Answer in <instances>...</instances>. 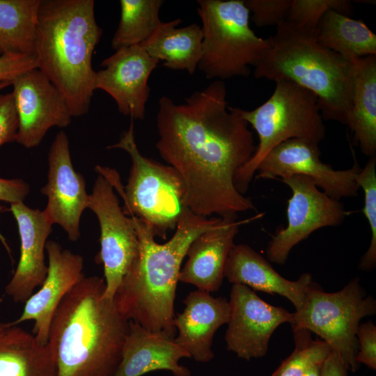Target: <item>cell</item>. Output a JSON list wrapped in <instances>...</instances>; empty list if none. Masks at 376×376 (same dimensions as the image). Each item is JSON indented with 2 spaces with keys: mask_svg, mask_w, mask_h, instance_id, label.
Segmentation results:
<instances>
[{
  "mask_svg": "<svg viewBox=\"0 0 376 376\" xmlns=\"http://www.w3.org/2000/svg\"><path fill=\"white\" fill-rule=\"evenodd\" d=\"M105 288L104 278L84 276L56 308L48 338L56 376H114L130 321Z\"/></svg>",
  "mask_w": 376,
  "mask_h": 376,
  "instance_id": "7a4b0ae2",
  "label": "cell"
},
{
  "mask_svg": "<svg viewBox=\"0 0 376 376\" xmlns=\"http://www.w3.org/2000/svg\"><path fill=\"white\" fill-rule=\"evenodd\" d=\"M1 54V53H0Z\"/></svg>",
  "mask_w": 376,
  "mask_h": 376,
  "instance_id": "60d3db41",
  "label": "cell"
},
{
  "mask_svg": "<svg viewBox=\"0 0 376 376\" xmlns=\"http://www.w3.org/2000/svg\"><path fill=\"white\" fill-rule=\"evenodd\" d=\"M376 301L360 283L350 281L343 289L326 292L313 282L301 309L292 313V331L307 329L319 336L336 352L348 370L355 372L358 351L357 330L365 317L375 315Z\"/></svg>",
  "mask_w": 376,
  "mask_h": 376,
  "instance_id": "9c48e42d",
  "label": "cell"
},
{
  "mask_svg": "<svg viewBox=\"0 0 376 376\" xmlns=\"http://www.w3.org/2000/svg\"><path fill=\"white\" fill-rule=\"evenodd\" d=\"M261 216L240 221L237 216L221 217L217 225L199 235L191 243L186 253L188 258L180 269L178 280L209 292L218 291L240 227Z\"/></svg>",
  "mask_w": 376,
  "mask_h": 376,
  "instance_id": "d6986e66",
  "label": "cell"
},
{
  "mask_svg": "<svg viewBox=\"0 0 376 376\" xmlns=\"http://www.w3.org/2000/svg\"><path fill=\"white\" fill-rule=\"evenodd\" d=\"M315 35L320 45L350 61L376 55V35L362 20L336 11L324 15Z\"/></svg>",
  "mask_w": 376,
  "mask_h": 376,
  "instance_id": "484cf974",
  "label": "cell"
},
{
  "mask_svg": "<svg viewBox=\"0 0 376 376\" xmlns=\"http://www.w3.org/2000/svg\"><path fill=\"white\" fill-rule=\"evenodd\" d=\"M258 27L277 26L286 19L292 0H244Z\"/></svg>",
  "mask_w": 376,
  "mask_h": 376,
  "instance_id": "1f68e13d",
  "label": "cell"
},
{
  "mask_svg": "<svg viewBox=\"0 0 376 376\" xmlns=\"http://www.w3.org/2000/svg\"><path fill=\"white\" fill-rule=\"evenodd\" d=\"M42 0H0V53L34 54Z\"/></svg>",
  "mask_w": 376,
  "mask_h": 376,
  "instance_id": "4316f807",
  "label": "cell"
},
{
  "mask_svg": "<svg viewBox=\"0 0 376 376\" xmlns=\"http://www.w3.org/2000/svg\"><path fill=\"white\" fill-rule=\"evenodd\" d=\"M330 10L350 16L352 2L347 0H292L286 20L304 29L315 30L324 15Z\"/></svg>",
  "mask_w": 376,
  "mask_h": 376,
  "instance_id": "4dcf8cb0",
  "label": "cell"
},
{
  "mask_svg": "<svg viewBox=\"0 0 376 376\" xmlns=\"http://www.w3.org/2000/svg\"><path fill=\"white\" fill-rule=\"evenodd\" d=\"M88 208L95 214L100 226V251L95 261L103 264L106 285L104 297L113 299L138 256L139 238L133 220L123 212L113 185L100 173L90 194Z\"/></svg>",
  "mask_w": 376,
  "mask_h": 376,
  "instance_id": "30bf717a",
  "label": "cell"
},
{
  "mask_svg": "<svg viewBox=\"0 0 376 376\" xmlns=\"http://www.w3.org/2000/svg\"><path fill=\"white\" fill-rule=\"evenodd\" d=\"M158 63L140 45L119 49L102 62L104 68L96 72L95 90L109 94L120 113L132 120H143L150 93L148 79Z\"/></svg>",
  "mask_w": 376,
  "mask_h": 376,
  "instance_id": "2e32d148",
  "label": "cell"
},
{
  "mask_svg": "<svg viewBox=\"0 0 376 376\" xmlns=\"http://www.w3.org/2000/svg\"><path fill=\"white\" fill-rule=\"evenodd\" d=\"M10 85H12L11 81H0V91Z\"/></svg>",
  "mask_w": 376,
  "mask_h": 376,
  "instance_id": "ab89813d",
  "label": "cell"
},
{
  "mask_svg": "<svg viewBox=\"0 0 376 376\" xmlns=\"http://www.w3.org/2000/svg\"><path fill=\"white\" fill-rule=\"evenodd\" d=\"M228 301L227 350L247 361L264 357L274 331L292 319V313L267 303L244 285H232Z\"/></svg>",
  "mask_w": 376,
  "mask_h": 376,
  "instance_id": "4fadbf2b",
  "label": "cell"
},
{
  "mask_svg": "<svg viewBox=\"0 0 376 376\" xmlns=\"http://www.w3.org/2000/svg\"><path fill=\"white\" fill-rule=\"evenodd\" d=\"M10 210L18 226L20 256L5 292L15 302L25 303L47 276L45 250L52 225L43 211L30 208L23 202L10 204Z\"/></svg>",
  "mask_w": 376,
  "mask_h": 376,
  "instance_id": "ac0fdd59",
  "label": "cell"
},
{
  "mask_svg": "<svg viewBox=\"0 0 376 376\" xmlns=\"http://www.w3.org/2000/svg\"><path fill=\"white\" fill-rule=\"evenodd\" d=\"M130 217L139 238V251L114 301L129 321L175 338L174 301L183 259L194 239L217 225L221 217L199 216L187 208L173 235L164 244L155 240L145 222Z\"/></svg>",
  "mask_w": 376,
  "mask_h": 376,
  "instance_id": "3957f363",
  "label": "cell"
},
{
  "mask_svg": "<svg viewBox=\"0 0 376 376\" xmlns=\"http://www.w3.org/2000/svg\"><path fill=\"white\" fill-rule=\"evenodd\" d=\"M107 148H119L130 156L132 167L127 184L123 187L115 170L97 166L96 171L105 176L122 197L123 212L145 222L155 237L166 239L176 228L187 208L184 203L185 187L176 170L143 156L136 146L134 123L120 141Z\"/></svg>",
  "mask_w": 376,
  "mask_h": 376,
  "instance_id": "8992f818",
  "label": "cell"
},
{
  "mask_svg": "<svg viewBox=\"0 0 376 376\" xmlns=\"http://www.w3.org/2000/svg\"><path fill=\"white\" fill-rule=\"evenodd\" d=\"M279 180L292 191L286 210L288 224L272 235L266 257L269 262L283 265L295 245L318 229L341 224L350 212L308 177L295 175Z\"/></svg>",
  "mask_w": 376,
  "mask_h": 376,
  "instance_id": "8fae6325",
  "label": "cell"
},
{
  "mask_svg": "<svg viewBox=\"0 0 376 376\" xmlns=\"http://www.w3.org/2000/svg\"><path fill=\"white\" fill-rule=\"evenodd\" d=\"M183 303V311L174 318L178 333L174 340L190 358L197 362L207 363L214 357L212 347L216 331L229 321V301L224 297H214L210 292L197 289L190 292Z\"/></svg>",
  "mask_w": 376,
  "mask_h": 376,
  "instance_id": "ffe728a7",
  "label": "cell"
},
{
  "mask_svg": "<svg viewBox=\"0 0 376 376\" xmlns=\"http://www.w3.org/2000/svg\"><path fill=\"white\" fill-rule=\"evenodd\" d=\"M0 376H56L50 345L19 324L0 322Z\"/></svg>",
  "mask_w": 376,
  "mask_h": 376,
  "instance_id": "603a6c76",
  "label": "cell"
},
{
  "mask_svg": "<svg viewBox=\"0 0 376 376\" xmlns=\"http://www.w3.org/2000/svg\"><path fill=\"white\" fill-rule=\"evenodd\" d=\"M47 182L41 193L47 197L43 213L52 224H58L70 240L80 237L79 224L84 210L88 207L90 194L84 177L73 168L66 134L55 136L48 153Z\"/></svg>",
  "mask_w": 376,
  "mask_h": 376,
  "instance_id": "9a60e30c",
  "label": "cell"
},
{
  "mask_svg": "<svg viewBox=\"0 0 376 376\" xmlns=\"http://www.w3.org/2000/svg\"><path fill=\"white\" fill-rule=\"evenodd\" d=\"M182 22L180 18L162 22L152 34L139 45L151 57L163 61L164 66L187 70L193 75L201 57L203 32L196 23L177 28Z\"/></svg>",
  "mask_w": 376,
  "mask_h": 376,
  "instance_id": "cb8c5ba5",
  "label": "cell"
},
{
  "mask_svg": "<svg viewBox=\"0 0 376 376\" xmlns=\"http://www.w3.org/2000/svg\"><path fill=\"white\" fill-rule=\"evenodd\" d=\"M275 84L272 95L259 107L253 110L236 107L259 139L253 155L234 178L237 190L243 195L258 166L274 147L291 139H304L319 144L325 137L326 128L315 95L287 79L277 80Z\"/></svg>",
  "mask_w": 376,
  "mask_h": 376,
  "instance_id": "52a82bcc",
  "label": "cell"
},
{
  "mask_svg": "<svg viewBox=\"0 0 376 376\" xmlns=\"http://www.w3.org/2000/svg\"><path fill=\"white\" fill-rule=\"evenodd\" d=\"M4 209H5L4 206L0 205V212L3 211ZM0 241L3 244V246L6 249V251H8L9 256L11 257V252H10V247H9L5 237L3 236V235L1 233V232H0Z\"/></svg>",
  "mask_w": 376,
  "mask_h": 376,
  "instance_id": "f35d334b",
  "label": "cell"
},
{
  "mask_svg": "<svg viewBox=\"0 0 376 376\" xmlns=\"http://www.w3.org/2000/svg\"><path fill=\"white\" fill-rule=\"evenodd\" d=\"M183 358L190 357L174 338L130 321L114 376H142L155 370H168L174 376H191V370L179 363Z\"/></svg>",
  "mask_w": 376,
  "mask_h": 376,
  "instance_id": "44dd1931",
  "label": "cell"
},
{
  "mask_svg": "<svg viewBox=\"0 0 376 376\" xmlns=\"http://www.w3.org/2000/svg\"><path fill=\"white\" fill-rule=\"evenodd\" d=\"M19 119L12 93H0V146L16 141Z\"/></svg>",
  "mask_w": 376,
  "mask_h": 376,
  "instance_id": "d6a6232c",
  "label": "cell"
},
{
  "mask_svg": "<svg viewBox=\"0 0 376 376\" xmlns=\"http://www.w3.org/2000/svg\"><path fill=\"white\" fill-rule=\"evenodd\" d=\"M347 370L341 359L332 351L322 364L321 376H347Z\"/></svg>",
  "mask_w": 376,
  "mask_h": 376,
  "instance_id": "8d00e7d4",
  "label": "cell"
},
{
  "mask_svg": "<svg viewBox=\"0 0 376 376\" xmlns=\"http://www.w3.org/2000/svg\"><path fill=\"white\" fill-rule=\"evenodd\" d=\"M323 363H319L311 367L304 376H321Z\"/></svg>",
  "mask_w": 376,
  "mask_h": 376,
  "instance_id": "74e56055",
  "label": "cell"
},
{
  "mask_svg": "<svg viewBox=\"0 0 376 376\" xmlns=\"http://www.w3.org/2000/svg\"><path fill=\"white\" fill-rule=\"evenodd\" d=\"M48 271L41 288L24 303L21 315L13 324L33 320L32 334L42 344L48 343L51 321L58 304L66 294L84 277L81 256L63 249L55 241L47 242Z\"/></svg>",
  "mask_w": 376,
  "mask_h": 376,
  "instance_id": "e0dca14e",
  "label": "cell"
},
{
  "mask_svg": "<svg viewBox=\"0 0 376 376\" xmlns=\"http://www.w3.org/2000/svg\"><path fill=\"white\" fill-rule=\"evenodd\" d=\"M12 85L19 119L18 143L26 148H34L51 127L70 124L72 116L67 102L38 68L19 75Z\"/></svg>",
  "mask_w": 376,
  "mask_h": 376,
  "instance_id": "5bb4252c",
  "label": "cell"
},
{
  "mask_svg": "<svg viewBox=\"0 0 376 376\" xmlns=\"http://www.w3.org/2000/svg\"><path fill=\"white\" fill-rule=\"evenodd\" d=\"M102 35L93 0H42L34 51L37 68L62 94L72 117L89 110L95 91L92 58Z\"/></svg>",
  "mask_w": 376,
  "mask_h": 376,
  "instance_id": "277c9868",
  "label": "cell"
},
{
  "mask_svg": "<svg viewBox=\"0 0 376 376\" xmlns=\"http://www.w3.org/2000/svg\"><path fill=\"white\" fill-rule=\"evenodd\" d=\"M224 82L217 80L193 93L182 104L159 100L156 148L180 175L185 206L193 213L237 216L255 209L234 184L237 172L256 146L249 124L228 105Z\"/></svg>",
  "mask_w": 376,
  "mask_h": 376,
  "instance_id": "6da1fadb",
  "label": "cell"
},
{
  "mask_svg": "<svg viewBox=\"0 0 376 376\" xmlns=\"http://www.w3.org/2000/svg\"><path fill=\"white\" fill-rule=\"evenodd\" d=\"M350 150L353 166L345 170H334L330 164L321 161L318 144L304 139H291L267 154L258 166L254 177L281 179L300 175L310 178L319 189L335 200L356 196L359 189L357 177L361 167L351 146Z\"/></svg>",
  "mask_w": 376,
  "mask_h": 376,
  "instance_id": "7c38bea8",
  "label": "cell"
},
{
  "mask_svg": "<svg viewBox=\"0 0 376 376\" xmlns=\"http://www.w3.org/2000/svg\"><path fill=\"white\" fill-rule=\"evenodd\" d=\"M295 347L272 376H304L313 366L322 363L332 352L323 340H312L307 329L293 331Z\"/></svg>",
  "mask_w": 376,
  "mask_h": 376,
  "instance_id": "f1b7e54d",
  "label": "cell"
},
{
  "mask_svg": "<svg viewBox=\"0 0 376 376\" xmlns=\"http://www.w3.org/2000/svg\"><path fill=\"white\" fill-rule=\"evenodd\" d=\"M202 53L198 68L207 79L248 77L268 47L249 25L244 0H198Z\"/></svg>",
  "mask_w": 376,
  "mask_h": 376,
  "instance_id": "ba28073f",
  "label": "cell"
},
{
  "mask_svg": "<svg viewBox=\"0 0 376 376\" xmlns=\"http://www.w3.org/2000/svg\"><path fill=\"white\" fill-rule=\"evenodd\" d=\"M354 84L348 127L362 153L376 155V55L353 61Z\"/></svg>",
  "mask_w": 376,
  "mask_h": 376,
  "instance_id": "d4e9b609",
  "label": "cell"
},
{
  "mask_svg": "<svg viewBox=\"0 0 376 376\" xmlns=\"http://www.w3.org/2000/svg\"><path fill=\"white\" fill-rule=\"evenodd\" d=\"M224 278L232 284L283 296L293 304L295 311L302 307L306 290L313 283L309 273L302 274L297 281L284 278L270 262L245 244H234L231 248L225 264Z\"/></svg>",
  "mask_w": 376,
  "mask_h": 376,
  "instance_id": "7402d4cb",
  "label": "cell"
},
{
  "mask_svg": "<svg viewBox=\"0 0 376 376\" xmlns=\"http://www.w3.org/2000/svg\"><path fill=\"white\" fill-rule=\"evenodd\" d=\"M37 68L34 54H8L0 56V81H11L23 73Z\"/></svg>",
  "mask_w": 376,
  "mask_h": 376,
  "instance_id": "e575fe53",
  "label": "cell"
},
{
  "mask_svg": "<svg viewBox=\"0 0 376 376\" xmlns=\"http://www.w3.org/2000/svg\"><path fill=\"white\" fill-rule=\"evenodd\" d=\"M29 191V185L21 179L0 178V201L10 204L23 202Z\"/></svg>",
  "mask_w": 376,
  "mask_h": 376,
  "instance_id": "d590c367",
  "label": "cell"
},
{
  "mask_svg": "<svg viewBox=\"0 0 376 376\" xmlns=\"http://www.w3.org/2000/svg\"><path fill=\"white\" fill-rule=\"evenodd\" d=\"M356 335L358 351L356 361L372 370L376 369V327L371 320L359 324Z\"/></svg>",
  "mask_w": 376,
  "mask_h": 376,
  "instance_id": "836d02e7",
  "label": "cell"
},
{
  "mask_svg": "<svg viewBox=\"0 0 376 376\" xmlns=\"http://www.w3.org/2000/svg\"><path fill=\"white\" fill-rule=\"evenodd\" d=\"M254 66V77L291 81L318 98L324 120L348 126L354 84L353 61L320 45L315 30L286 19L276 26Z\"/></svg>",
  "mask_w": 376,
  "mask_h": 376,
  "instance_id": "5b68a950",
  "label": "cell"
},
{
  "mask_svg": "<svg viewBox=\"0 0 376 376\" xmlns=\"http://www.w3.org/2000/svg\"><path fill=\"white\" fill-rule=\"evenodd\" d=\"M376 155L369 159L357 177L359 187L364 193L362 209L371 232V240L366 252L361 257L359 269L371 271L376 266Z\"/></svg>",
  "mask_w": 376,
  "mask_h": 376,
  "instance_id": "f546056e",
  "label": "cell"
},
{
  "mask_svg": "<svg viewBox=\"0 0 376 376\" xmlns=\"http://www.w3.org/2000/svg\"><path fill=\"white\" fill-rule=\"evenodd\" d=\"M120 17L111 40V49L139 45L162 23L159 13L162 0H120Z\"/></svg>",
  "mask_w": 376,
  "mask_h": 376,
  "instance_id": "83f0119b",
  "label": "cell"
}]
</instances>
